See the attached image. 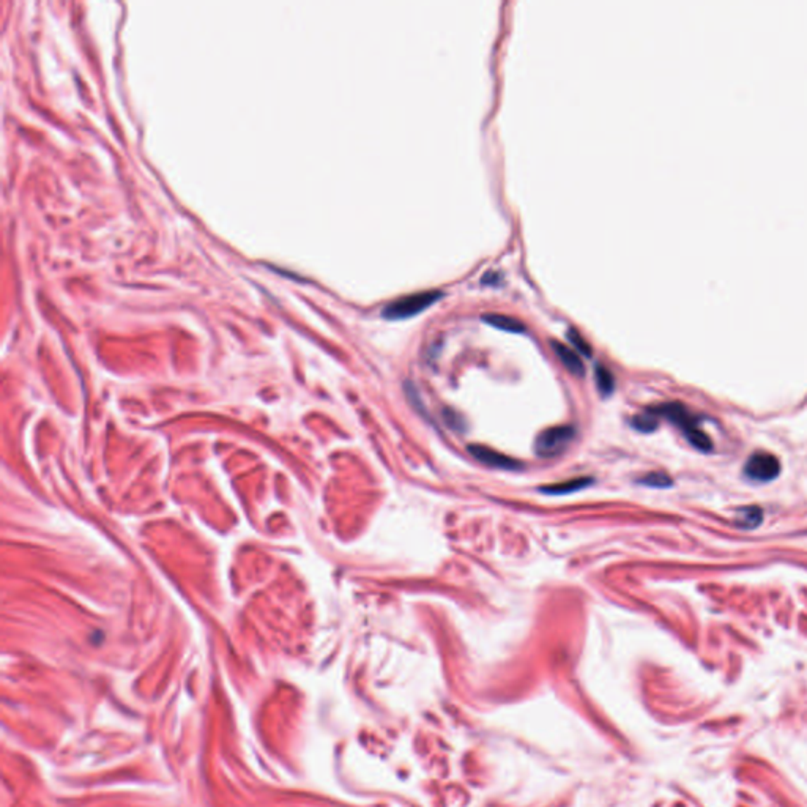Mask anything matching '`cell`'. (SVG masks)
Returning a JSON list of instances; mask_svg holds the SVG:
<instances>
[{
	"mask_svg": "<svg viewBox=\"0 0 807 807\" xmlns=\"http://www.w3.org/2000/svg\"><path fill=\"white\" fill-rule=\"evenodd\" d=\"M654 416H664V418L673 423L675 426L683 431L684 437L689 440L692 446H696L700 451H710L713 448V443L710 437L699 427V421L696 415L691 413L683 404L680 402H667L661 404V406L654 408H648Z\"/></svg>",
	"mask_w": 807,
	"mask_h": 807,
	"instance_id": "1",
	"label": "cell"
},
{
	"mask_svg": "<svg viewBox=\"0 0 807 807\" xmlns=\"http://www.w3.org/2000/svg\"><path fill=\"white\" fill-rule=\"evenodd\" d=\"M443 296V290L440 289H429V290H420V292H413L408 295L399 296L385 304L382 309V315L389 320H399V319H408L420 314L421 311L427 309L431 304H434Z\"/></svg>",
	"mask_w": 807,
	"mask_h": 807,
	"instance_id": "2",
	"label": "cell"
},
{
	"mask_svg": "<svg viewBox=\"0 0 807 807\" xmlns=\"http://www.w3.org/2000/svg\"><path fill=\"white\" fill-rule=\"evenodd\" d=\"M575 439V427L573 425L553 426L542 431L534 442V453L539 458H555L565 451Z\"/></svg>",
	"mask_w": 807,
	"mask_h": 807,
	"instance_id": "3",
	"label": "cell"
},
{
	"mask_svg": "<svg viewBox=\"0 0 807 807\" xmlns=\"http://www.w3.org/2000/svg\"><path fill=\"white\" fill-rule=\"evenodd\" d=\"M780 473V462L766 451L753 453L744 465V475L752 481L768 482L776 480Z\"/></svg>",
	"mask_w": 807,
	"mask_h": 807,
	"instance_id": "4",
	"label": "cell"
},
{
	"mask_svg": "<svg viewBox=\"0 0 807 807\" xmlns=\"http://www.w3.org/2000/svg\"><path fill=\"white\" fill-rule=\"evenodd\" d=\"M467 451L470 453L476 461L481 462V464H484L487 467L499 468V470L515 472V470H522V467H524L522 465V462H519L518 459L509 458V456L495 451V449L484 446V445H468Z\"/></svg>",
	"mask_w": 807,
	"mask_h": 807,
	"instance_id": "5",
	"label": "cell"
},
{
	"mask_svg": "<svg viewBox=\"0 0 807 807\" xmlns=\"http://www.w3.org/2000/svg\"><path fill=\"white\" fill-rule=\"evenodd\" d=\"M551 346H552V350L555 352V355H557V358L560 360L561 365L570 370L573 375L582 377L585 374L584 363H582L579 354L575 352L574 349L568 347L566 344L560 342V341H555V339L551 341Z\"/></svg>",
	"mask_w": 807,
	"mask_h": 807,
	"instance_id": "6",
	"label": "cell"
},
{
	"mask_svg": "<svg viewBox=\"0 0 807 807\" xmlns=\"http://www.w3.org/2000/svg\"><path fill=\"white\" fill-rule=\"evenodd\" d=\"M482 320L494 328L503 330V332L509 333H524L527 330L525 323L518 319V317L503 313H486L482 314Z\"/></svg>",
	"mask_w": 807,
	"mask_h": 807,
	"instance_id": "7",
	"label": "cell"
},
{
	"mask_svg": "<svg viewBox=\"0 0 807 807\" xmlns=\"http://www.w3.org/2000/svg\"><path fill=\"white\" fill-rule=\"evenodd\" d=\"M592 484H593V478H588V476H582V478H574V480H570V481L557 482V484L544 486V487H541L539 491H541L542 494L555 495V497H558V495H570V494H574V492L584 491V489L590 487Z\"/></svg>",
	"mask_w": 807,
	"mask_h": 807,
	"instance_id": "8",
	"label": "cell"
},
{
	"mask_svg": "<svg viewBox=\"0 0 807 807\" xmlns=\"http://www.w3.org/2000/svg\"><path fill=\"white\" fill-rule=\"evenodd\" d=\"M594 380H596L598 392L603 394V398H608L615 392V377L612 370L604 365L594 366Z\"/></svg>",
	"mask_w": 807,
	"mask_h": 807,
	"instance_id": "9",
	"label": "cell"
},
{
	"mask_svg": "<svg viewBox=\"0 0 807 807\" xmlns=\"http://www.w3.org/2000/svg\"><path fill=\"white\" fill-rule=\"evenodd\" d=\"M762 518H763L762 509L757 506H747L744 509H739L737 524L746 528V530H749V528H756L757 525H760Z\"/></svg>",
	"mask_w": 807,
	"mask_h": 807,
	"instance_id": "10",
	"label": "cell"
},
{
	"mask_svg": "<svg viewBox=\"0 0 807 807\" xmlns=\"http://www.w3.org/2000/svg\"><path fill=\"white\" fill-rule=\"evenodd\" d=\"M640 484H644L646 487H656V489H667V487H672L673 481L669 475L665 473H648L644 478L639 480Z\"/></svg>",
	"mask_w": 807,
	"mask_h": 807,
	"instance_id": "11",
	"label": "cell"
},
{
	"mask_svg": "<svg viewBox=\"0 0 807 807\" xmlns=\"http://www.w3.org/2000/svg\"><path fill=\"white\" fill-rule=\"evenodd\" d=\"M632 426L640 432H653L658 427V420L650 410H646L644 415H637L632 418Z\"/></svg>",
	"mask_w": 807,
	"mask_h": 807,
	"instance_id": "12",
	"label": "cell"
},
{
	"mask_svg": "<svg viewBox=\"0 0 807 807\" xmlns=\"http://www.w3.org/2000/svg\"><path fill=\"white\" fill-rule=\"evenodd\" d=\"M566 336H568V339H570V342L574 346L575 352H579V354H582V355H587V356H592V346L587 342L585 337L582 336V334L577 332V330H575V328H570V330H568Z\"/></svg>",
	"mask_w": 807,
	"mask_h": 807,
	"instance_id": "13",
	"label": "cell"
},
{
	"mask_svg": "<svg viewBox=\"0 0 807 807\" xmlns=\"http://www.w3.org/2000/svg\"><path fill=\"white\" fill-rule=\"evenodd\" d=\"M443 416H445V421H446V425H449V426H451L453 429H456V431H461L462 426H461V425H458V423H456V421H462V418H461L459 415L453 413L451 410H446V412L443 413Z\"/></svg>",
	"mask_w": 807,
	"mask_h": 807,
	"instance_id": "14",
	"label": "cell"
},
{
	"mask_svg": "<svg viewBox=\"0 0 807 807\" xmlns=\"http://www.w3.org/2000/svg\"><path fill=\"white\" fill-rule=\"evenodd\" d=\"M500 280H501L500 271H489V273L482 276V282H487V284H497Z\"/></svg>",
	"mask_w": 807,
	"mask_h": 807,
	"instance_id": "15",
	"label": "cell"
}]
</instances>
